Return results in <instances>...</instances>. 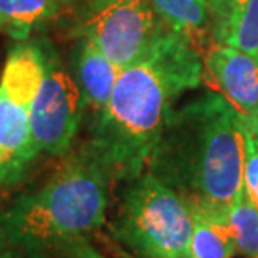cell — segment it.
<instances>
[{"label":"cell","mask_w":258,"mask_h":258,"mask_svg":"<svg viewBox=\"0 0 258 258\" xmlns=\"http://www.w3.org/2000/svg\"><path fill=\"white\" fill-rule=\"evenodd\" d=\"M248 127L223 94H206L173 109L148 169L191 210L225 215L245 191Z\"/></svg>","instance_id":"cell-2"},{"label":"cell","mask_w":258,"mask_h":258,"mask_svg":"<svg viewBox=\"0 0 258 258\" xmlns=\"http://www.w3.org/2000/svg\"><path fill=\"white\" fill-rule=\"evenodd\" d=\"M71 2H74V0H71Z\"/></svg>","instance_id":"cell-19"},{"label":"cell","mask_w":258,"mask_h":258,"mask_svg":"<svg viewBox=\"0 0 258 258\" xmlns=\"http://www.w3.org/2000/svg\"><path fill=\"white\" fill-rule=\"evenodd\" d=\"M215 39L258 57V0H228L215 20Z\"/></svg>","instance_id":"cell-10"},{"label":"cell","mask_w":258,"mask_h":258,"mask_svg":"<svg viewBox=\"0 0 258 258\" xmlns=\"http://www.w3.org/2000/svg\"><path fill=\"white\" fill-rule=\"evenodd\" d=\"M72 76L84 96L86 109L96 116L104 109L122 69L87 39L77 37L72 50Z\"/></svg>","instance_id":"cell-9"},{"label":"cell","mask_w":258,"mask_h":258,"mask_svg":"<svg viewBox=\"0 0 258 258\" xmlns=\"http://www.w3.org/2000/svg\"><path fill=\"white\" fill-rule=\"evenodd\" d=\"M50 256H54V258H107L87 240V236H79V238L69 240V241H66V243L59 245L57 248L50 253Z\"/></svg>","instance_id":"cell-16"},{"label":"cell","mask_w":258,"mask_h":258,"mask_svg":"<svg viewBox=\"0 0 258 258\" xmlns=\"http://www.w3.org/2000/svg\"><path fill=\"white\" fill-rule=\"evenodd\" d=\"M191 258H233L236 248L223 215L193 210Z\"/></svg>","instance_id":"cell-12"},{"label":"cell","mask_w":258,"mask_h":258,"mask_svg":"<svg viewBox=\"0 0 258 258\" xmlns=\"http://www.w3.org/2000/svg\"><path fill=\"white\" fill-rule=\"evenodd\" d=\"M42 76L40 40H19L9 49L0 76V188L20 183L39 159L30 119Z\"/></svg>","instance_id":"cell-5"},{"label":"cell","mask_w":258,"mask_h":258,"mask_svg":"<svg viewBox=\"0 0 258 258\" xmlns=\"http://www.w3.org/2000/svg\"><path fill=\"white\" fill-rule=\"evenodd\" d=\"M206 2H208L211 15H213V19L216 20L221 14H223V10H225L226 2H228V0H206Z\"/></svg>","instance_id":"cell-17"},{"label":"cell","mask_w":258,"mask_h":258,"mask_svg":"<svg viewBox=\"0 0 258 258\" xmlns=\"http://www.w3.org/2000/svg\"><path fill=\"white\" fill-rule=\"evenodd\" d=\"M168 29L151 0H84L74 27L122 71L148 57Z\"/></svg>","instance_id":"cell-6"},{"label":"cell","mask_w":258,"mask_h":258,"mask_svg":"<svg viewBox=\"0 0 258 258\" xmlns=\"http://www.w3.org/2000/svg\"><path fill=\"white\" fill-rule=\"evenodd\" d=\"M0 258H25V256H22V255H17V253H14V251H10V250L0 248Z\"/></svg>","instance_id":"cell-18"},{"label":"cell","mask_w":258,"mask_h":258,"mask_svg":"<svg viewBox=\"0 0 258 258\" xmlns=\"http://www.w3.org/2000/svg\"><path fill=\"white\" fill-rule=\"evenodd\" d=\"M206 69L218 91L258 138V57L230 45H216L206 55Z\"/></svg>","instance_id":"cell-8"},{"label":"cell","mask_w":258,"mask_h":258,"mask_svg":"<svg viewBox=\"0 0 258 258\" xmlns=\"http://www.w3.org/2000/svg\"><path fill=\"white\" fill-rule=\"evenodd\" d=\"M151 4L169 29L183 34L193 45L203 44L211 14L206 0H151Z\"/></svg>","instance_id":"cell-13"},{"label":"cell","mask_w":258,"mask_h":258,"mask_svg":"<svg viewBox=\"0 0 258 258\" xmlns=\"http://www.w3.org/2000/svg\"><path fill=\"white\" fill-rule=\"evenodd\" d=\"M245 191L258 208V138L248 134L245 161Z\"/></svg>","instance_id":"cell-15"},{"label":"cell","mask_w":258,"mask_h":258,"mask_svg":"<svg viewBox=\"0 0 258 258\" xmlns=\"http://www.w3.org/2000/svg\"><path fill=\"white\" fill-rule=\"evenodd\" d=\"M233 238L236 253L258 258V208L243 191L240 200L223 215Z\"/></svg>","instance_id":"cell-14"},{"label":"cell","mask_w":258,"mask_h":258,"mask_svg":"<svg viewBox=\"0 0 258 258\" xmlns=\"http://www.w3.org/2000/svg\"><path fill=\"white\" fill-rule=\"evenodd\" d=\"M203 64L183 34L168 29L148 57L121 72L104 109L92 116L84 146L112 181H131L149 166L174 99L198 87Z\"/></svg>","instance_id":"cell-1"},{"label":"cell","mask_w":258,"mask_h":258,"mask_svg":"<svg viewBox=\"0 0 258 258\" xmlns=\"http://www.w3.org/2000/svg\"><path fill=\"white\" fill-rule=\"evenodd\" d=\"M193 225L188 201L146 169L126 181L109 235L136 258H191Z\"/></svg>","instance_id":"cell-4"},{"label":"cell","mask_w":258,"mask_h":258,"mask_svg":"<svg viewBox=\"0 0 258 258\" xmlns=\"http://www.w3.org/2000/svg\"><path fill=\"white\" fill-rule=\"evenodd\" d=\"M44 50V76L32 106V141L39 156L64 158L79 133L86 111L84 96L57 50L40 40Z\"/></svg>","instance_id":"cell-7"},{"label":"cell","mask_w":258,"mask_h":258,"mask_svg":"<svg viewBox=\"0 0 258 258\" xmlns=\"http://www.w3.org/2000/svg\"><path fill=\"white\" fill-rule=\"evenodd\" d=\"M112 179L82 146L67 154L40 186L0 206V248L25 258H49L59 245L106 223Z\"/></svg>","instance_id":"cell-3"},{"label":"cell","mask_w":258,"mask_h":258,"mask_svg":"<svg viewBox=\"0 0 258 258\" xmlns=\"http://www.w3.org/2000/svg\"><path fill=\"white\" fill-rule=\"evenodd\" d=\"M71 0H0V32L29 40L35 29L55 19Z\"/></svg>","instance_id":"cell-11"}]
</instances>
